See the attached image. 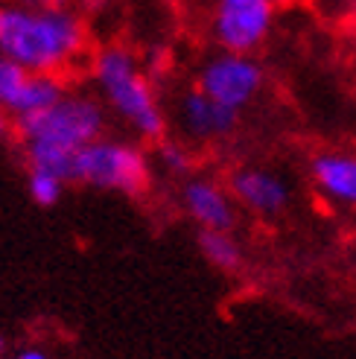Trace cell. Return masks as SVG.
<instances>
[{
  "instance_id": "6da1fadb",
  "label": "cell",
  "mask_w": 356,
  "mask_h": 359,
  "mask_svg": "<svg viewBox=\"0 0 356 359\" xmlns=\"http://www.w3.org/2000/svg\"><path fill=\"white\" fill-rule=\"evenodd\" d=\"M88 47V32L74 9H41L24 0H0V59L32 74L62 76Z\"/></svg>"
},
{
  "instance_id": "7a4b0ae2",
  "label": "cell",
  "mask_w": 356,
  "mask_h": 359,
  "mask_svg": "<svg viewBox=\"0 0 356 359\" xmlns=\"http://www.w3.org/2000/svg\"><path fill=\"white\" fill-rule=\"evenodd\" d=\"M94 82L105 105L146 140H161L167 132L164 111L158 105L155 88L144 74L132 50L111 44L94 56Z\"/></svg>"
},
{
  "instance_id": "3957f363",
  "label": "cell",
  "mask_w": 356,
  "mask_h": 359,
  "mask_svg": "<svg viewBox=\"0 0 356 359\" xmlns=\"http://www.w3.org/2000/svg\"><path fill=\"white\" fill-rule=\"evenodd\" d=\"M15 123L24 143H47V147H59L76 155L82 147L102 137L105 111L88 94H64L56 105Z\"/></svg>"
},
{
  "instance_id": "277c9868",
  "label": "cell",
  "mask_w": 356,
  "mask_h": 359,
  "mask_svg": "<svg viewBox=\"0 0 356 359\" xmlns=\"http://www.w3.org/2000/svg\"><path fill=\"white\" fill-rule=\"evenodd\" d=\"M74 182L137 196L149 182V161L144 149L132 147V143L100 137L76 152Z\"/></svg>"
},
{
  "instance_id": "5b68a950",
  "label": "cell",
  "mask_w": 356,
  "mask_h": 359,
  "mask_svg": "<svg viewBox=\"0 0 356 359\" xmlns=\"http://www.w3.org/2000/svg\"><path fill=\"white\" fill-rule=\"evenodd\" d=\"M278 0H213L210 35L228 53L260 50L275 29Z\"/></svg>"
},
{
  "instance_id": "8992f818",
  "label": "cell",
  "mask_w": 356,
  "mask_h": 359,
  "mask_svg": "<svg viewBox=\"0 0 356 359\" xmlns=\"http://www.w3.org/2000/svg\"><path fill=\"white\" fill-rule=\"evenodd\" d=\"M263 79H266L263 67L254 56L219 50L217 56H210L199 67L196 88H199L202 94H207L210 100H217L219 105H225V109L240 114L263 91Z\"/></svg>"
},
{
  "instance_id": "52a82bcc",
  "label": "cell",
  "mask_w": 356,
  "mask_h": 359,
  "mask_svg": "<svg viewBox=\"0 0 356 359\" xmlns=\"http://www.w3.org/2000/svg\"><path fill=\"white\" fill-rule=\"evenodd\" d=\"M64 82L50 74H32V70L0 59V109L9 117L21 120L39 114L64 97Z\"/></svg>"
},
{
  "instance_id": "ba28073f",
  "label": "cell",
  "mask_w": 356,
  "mask_h": 359,
  "mask_svg": "<svg viewBox=\"0 0 356 359\" xmlns=\"http://www.w3.org/2000/svg\"><path fill=\"white\" fill-rule=\"evenodd\" d=\"M228 190L234 196V202H240L242 208L257 213V217H280L292 202V187L287 178L263 167L237 170L231 175Z\"/></svg>"
},
{
  "instance_id": "9c48e42d",
  "label": "cell",
  "mask_w": 356,
  "mask_h": 359,
  "mask_svg": "<svg viewBox=\"0 0 356 359\" xmlns=\"http://www.w3.org/2000/svg\"><path fill=\"white\" fill-rule=\"evenodd\" d=\"M313 187L322 199L339 210H356V152L324 149L310 161Z\"/></svg>"
},
{
  "instance_id": "30bf717a",
  "label": "cell",
  "mask_w": 356,
  "mask_h": 359,
  "mask_svg": "<svg viewBox=\"0 0 356 359\" xmlns=\"http://www.w3.org/2000/svg\"><path fill=\"white\" fill-rule=\"evenodd\" d=\"M182 202L190 213V219L202 231H234L237 210L231 202V190L219 187L207 178H190L182 190Z\"/></svg>"
},
{
  "instance_id": "8fae6325",
  "label": "cell",
  "mask_w": 356,
  "mask_h": 359,
  "mask_svg": "<svg viewBox=\"0 0 356 359\" xmlns=\"http://www.w3.org/2000/svg\"><path fill=\"white\" fill-rule=\"evenodd\" d=\"M178 117H182V129L184 135H190L193 140H217L225 137L237 129L240 114L219 105L217 100H210L207 94H202L199 88H193L178 102Z\"/></svg>"
},
{
  "instance_id": "7c38bea8",
  "label": "cell",
  "mask_w": 356,
  "mask_h": 359,
  "mask_svg": "<svg viewBox=\"0 0 356 359\" xmlns=\"http://www.w3.org/2000/svg\"><path fill=\"white\" fill-rule=\"evenodd\" d=\"M199 248L205 260L219 272H240L242 248L231 231H199Z\"/></svg>"
},
{
  "instance_id": "4fadbf2b",
  "label": "cell",
  "mask_w": 356,
  "mask_h": 359,
  "mask_svg": "<svg viewBox=\"0 0 356 359\" xmlns=\"http://www.w3.org/2000/svg\"><path fill=\"white\" fill-rule=\"evenodd\" d=\"M27 149V164L29 170L59 175L62 182H74V152H64L59 147H47V143H24Z\"/></svg>"
},
{
  "instance_id": "5bb4252c",
  "label": "cell",
  "mask_w": 356,
  "mask_h": 359,
  "mask_svg": "<svg viewBox=\"0 0 356 359\" xmlns=\"http://www.w3.org/2000/svg\"><path fill=\"white\" fill-rule=\"evenodd\" d=\"M67 182H62L59 175H50V172H39V170H29V178H27V190L32 196L35 205L41 208H50L62 199V190H64Z\"/></svg>"
},
{
  "instance_id": "9a60e30c",
  "label": "cell",
  "mask_w": 356,
  "mask_h": 359,
  "mask_svg": "<svg viewBox=\"0 0 356 359\" xmlns=\"http://www.w3.org/2000/svg\"><path fill=\"white\" fill-rule=\"evenodd\" d=\"M158 155H161L164 167H167L170 172H175V175L190 172V164H193V161H190V152H187L184 147H178V143H161Z\"/></svg>"
},
{
  "instance_id": "2e32d148",
  "label": "cell",
  "mask_w": 356,
  "mask_h": 359,
  "mask_svg": "<svg viewBox=\"0 0 356 359\" xmlns=\"http://www.w3.org/2000/svg\"><path fill=\"white\" fill-rule=\"evenodd\" d=\"M24 4L41 9H70V0H24Z\"/></svg>"
},
{
  "instance_id": "e0dca14e",
  "label": "cell",
  "mask_w": 356,
  "mask_h": 359,
  "mask_svg": "<svg viewBox=\"0 0 356 359\" xmlns=\"http://www.w3.org/2000/svg\"><path fill=\"white\" fill-rule=\"evenodd\" d=\"M15 359H47V353L44 351H35V348H29V351H21Z\"/></svg>"
},
{
  "instance_id": "ac0fdd59",
  "label": "cell",
  "mask_w": 356,
  "mask_h": 359,
  "mask_svg": "<svg viewBox=\"0 0 356 359\" xmlns=\"http://www.w3.org/2000/svg\"><path fill=\"white\" fill-rule=\"evenodd\" d=\"M6 129H9V114H6L4 109H0V137L6 135Z\"/></svg>"
},
{
  "instance_id": "d6986e66",
  "label": "cell",
  "mask_w": 356,
  "mask_h": 359,
  "mask_svg": "<svg viewBox=\"0 0 356 359\" xmlns=\"http://www.w3.org/2000/svg\"><path fill=\"white\" fill-rule=\"evenodd\" d=\"M278 4H295V0H278Z\"/></svg>"
},
{
  "instance_id": "ffe728a7",
  "label": "cell",
  "mask_w": 356,
  "mask_h": 359,
  "mask_svg": "<svg viewBox=\"0 0 356 359\" xmlns=\"http://www.w3.org/2000/svg\"><path fill=\"white\" fill-rule=\"evenodd\" d=\"M0 351H4V339H0Z\"/></svg>"
}]
</instances>
